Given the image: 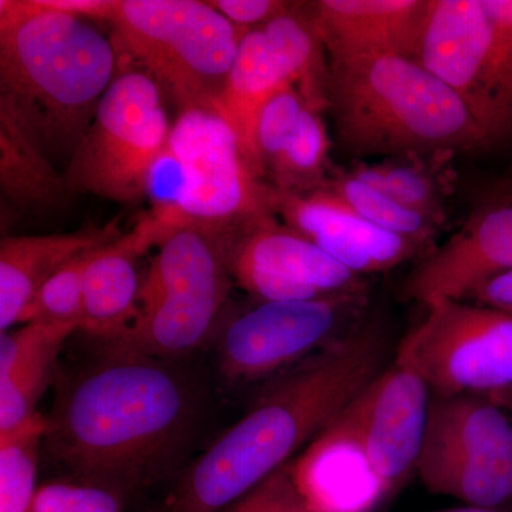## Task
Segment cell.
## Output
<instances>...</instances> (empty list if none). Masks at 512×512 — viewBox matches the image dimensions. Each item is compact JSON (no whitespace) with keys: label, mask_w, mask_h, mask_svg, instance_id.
Instances as JSON below:
<instances>
[{"label":"cell","mask_w":512,"mask_h":512,"mask_svg":"<svg viewBox=\"0 0 512 512\" xmlns=\"http://www.w3.org/2000/svg\"><path fill=\"white\" fill-rule=\"evenodd\" d=\"M107 346L62 384L43 440L79 481L121 493L177 457L197 423L200 392L173 359Z\"/></svg>","instance_id":"1"},{"label":"cell","mask_w":512,"mask_h":512,"mask_svg":"<svg viewBox=\"0 0 512 512\" xmlns=\"http://www.w3.org/2000/svg\"><path fill=\"white\" fill-rule=\"evenodd\" d=\"M390 340L365 320L276 377L241 420L195 460L161 512H222L295 460L386 367Z\"/></svg>","instance_id":"2"},{"label":"cell","mask_w":512,"mask_h":512,"mask_svg":"<svg viewBox=\"0 0 512 512\" xmlns=\"http://www.w3.org/2000/svg\"><path fill=\"white\" fill-rule=\"evenodd\" d=\"M234 234V228L202 224L168 232L143 278L138 318L124 333L128 349L175 360L215 336L235 285Z\"/></svg>","instance_id":"7"},{"label":"cell","mask_w":512,"mask_h":512,"mask_svg":"<svg viewBox=\"0 0 512 512\" xmlns=\"http://www.w3.org/2000/svg\"><path fill=\"white\" fill-rule=\"evenodd\" d=\"M123 495L92 483H50L37 490L33 512H123Z\"/></svg>","instance_id":"32"},{"label":"cell","mask_w":512,"mask_h":512,"mask_svg":"<svg viewBox=\"0 0 512 512\" xmlns=\"http://www.w3.org/2000/svg\"><path fill=\"white\" fill-rule=\"evenodd\" d=\"M276 217L359 276L421 261L434 249L375 227L325 188L276 190Z\"/></svg>","instance_id":"15"},{"label":"cell","mask_w":512,"mask_h":512,"mask_svg":"<svg viewBox=\"0 0 512 512\" xmlns=\"http://www.w3.org/2000/svg\"><path fill=\"white\" fill-rule=\"evenodd\" d=\"M288 86H293L292 80L264 30H248L242 36L227 82L212 109L227 120L256 173L264 180L256 157V124L268 101Z\"/></svg>","instance_id":"22"},{"label":"cell","mask_w":512,"mask_h":512,"mask_svg":"<svg viewBox=\"0 0 512 512\" xmlns=\"http://www.w3.org/2000/svg\"><path fill=\"white\" fill-rule=\"evenodd\" d=\"M110 37L39 0L0 2V104L45 150L76 147L116 79Z\"/></svg>","instance_id":"3"},{"label":"cell","mask_w":512,"mask_h":512,"mask_svg":"<svg viewBox=\"0 0 512 512\" xmlns=\"http://www.w3.org/2000/svg\"><path fill=\"white\" fill-rule=\"evenodd\" d=\"M436 512H503V511L495 510V508L470 507V505H466V507L453 508V510H444V511H436Z\"/></svg>","instance_id":"38"},{"label":"cell","mask_w":512,"mask_h":512,"mask_svg":"<svg viewBox=\"0 0 512 512\" xmlns=\"http://www.w3.org/2000/svg\"><path fill=\"white\" fill-rule=\"evenodd\" d=\"M306 107L308 104L301 92L295 86H288L275 94L261 111L256 124L255 150L264 177L269 165L281 153L295 130Z\"/></svg>","instance_id":"31"},{"label":"cell","mask_w":512,"mask_h":512,"mask_svg":"<svg viewBox=\"0 0 512 512\" xmlns=\"http://www.w3.org/2000/svg\"><path fill=\"white\" fill-rule=\"evenodd\" d=\"M40 5L82 19L103 20L107 23L114 0H39Z\"/></svg>","instance_id":"36"},{"label":"cell","mask_w":512,"mask_h":512,"mask_svg":"<svg viewBox=\"0 0 512 512\" xmlns=\"http://www.w3.org/2000/svg\"><path fill=\"white\" fill-rule=\"evenodd\" d=\"M0 187L3 200L18 211H42L62 200L67 190L29 128L0 104Z\"/></svg>","instance_id":"23"},{"label":"cell","mask_w":512,"mask_h":512,"mask_svg":"<svg viewBox=\"0 0 512 512\" xmlns=\"http://www.w3.org/2000/svg\"><path fill=\"white\" fill-rule=\"evenodd\" d=\"M426 308L394 359L416 370L431 394L488 396L512 386V313L456 299Z\"/></svg>","instance_id":"11"},{"label":"cell","mask_w":512,"mask_h":512,"mask_svg":"<svg viewBox=\"0 0 512 512\" xmlns=\"http://www.w3.org/2000/svg\"><path fill=\"white\" fill-rule=\"evenodd\" d=\"M490 43L491 19L484 0H429L413 57L464 101L487 140Z\"/></svg>","instance_id":"16"},{"label":"cell","mask_w":512,"mask_h":512,"mask_svg":"<svg viewBox=\"0 0 512 512\" xmlns=\"http://www.w3.org/2000/svg\"><path fill=\"white\" fill-rule=\"evenodd\" d=\"M289 466L315 512H373L389 498L370 466L349 404Z\"/></svg>","instance_id":"17"},{"label":"cell","mask_w":512,"mask_h":512,"mask_svg":"<svg viewBox=\"0 0 512 512\" xmlns=\"http://www.w3.org/2000/svg\"><path fill=\"white\" fill-rule=\"evenodd\" d=\"M150 214L170 228H241L276 215V190L259 177L237 134L212 107L180 111L151 174Z\"/></svg>","instance_id":"5"},{"label":"cell","mask_w":512,"mask_h":512,"mask_svg":"<svg viewBox=\"0 0 512 512\" xmlns=\"http://www.w3.org/2000/svg\"><path fill=\"white\" fill-rule=\"evenodd\" d=\"M123 235L117 220L70 234L6 237L0 241V330L9 332L43 285L74 258Z\"/></svg>","instance_id":"20"},{"label":"cell","mask_w":512,"mask_h":512,"mask_svg":"<svg viewBox=\"0 0 512 512\" xmlns=\"http://www.w3.org/2000/svg\"><path fill=\"white\" fill-rule=\"evenodd\" d=\"M208 3L232 25L244 30L262 28L291 6V2L281 0H212Z\"/></svg>","instance_id":"34"},{"label":"cell","mask_w":512,"mask_h":512,"mask_svg":"<svg viewBox=\"0 0 512 512\" xmlns=\"http://www.w3.org/2000/svg\"><path fill=\"white\" fill-rule=\"evenodd\" d=\"M485 397H488L491 402L497 404V406L501 407L505 412L512 413V386L500 390V392L488 394V396Z\"/></svg>","instance_id":"37"},{"label":"cell","mask_w":512,"mask_h":512,"mask_svg":"<svg viewBox=\"0 0 512 512\" xmlns=\"http://www.w3.org/2000/svg\"><path fill=\"white\" fill-rule=\"evenodd\" d=\"M231 274L235 284L259 302L367 293L363 276L353 274L308 238L279 224L276 215L235 231Z\"/></svg>","instance_id":"12"},{"label":"cell","mask_w":512,"mask_h":512,"mask_svg":"<svg viewBox=\"0 0 512 512\" xmlns=\"http://www.w3.org/2000/svg\"><path fill=\"white\" fill-rule=\"evenodd\" d=\"M329 109L356 158H437L490 147L464 101L406 56L329 62Z\"/></svg>","instance_id":"4"},{"label":"cell","mask_w":512,"mask_h":512,"mask_svg":"<svg viewBox=\"0 0 512 512\" xmlns=\"http://www.w3.org/2000/svg\"><path fill=\"white\" fill-rule=\"evenodd\" d=\"M261 29L306 104L319 111L329 109V60L311 8L306 3H291Z\"/></svg>","instance_id":"24"},{"label":"cell","mask_w":512,"mask_h":512,"mask_svg":"<svg viewBox=\"0 0 512 512\" xmlns=\"http://www.w3.org/2000/svg\"><path fill=\"white\" fill-rule=\"evenodd\" d=\"M416 474L433 494L500 510L512 500V424L488 397L431 394Z\"/></svg>","instance_id":"9"},{"label":"cell","mask_w":512,"mask_h":512,"mask_svg":"<svg viewBox=\"0 0 512 512\" xmlns=\"http://www.w3.org/2000/svg\"><path fill=\"white\" fill-rule=\"evenodd\" d=\"M484 3L491 19L487 136L494 146L512 136V0H484Z\"/></svg>","instance_id":"28"},{"label":"cell","mask_w":512,"mask_h":512,"mask_svg":"<svg viewBox=\"0 0 512 512\" xmlns=\"http://www.w3.org/2000/svg\"><path fill=\"white\" fill-rule=\"evenodd\" d=\"M79 330L62 323H25L0 338V437L37 416L64 340Z\"/></svg>","instance_id":"21"},{"label":"cell","mask_w":512,"mask_h":512,"mask_svg":"<svg viewBox=\"0 0 512 512\" xmlns=\"http://www.w3.org/2000/svg\"><path fill=\"white\" fill-rule=\"evenodd\" d=\"M511 178H512V171H511Z\"/></svg>","instance_id":"39"},{"label":"cell","mask_w":512,"mask_h":512,"mask_svg":"<svg viewBox=\"0 0 512 512\" xmlns=\"http://www.w3.org/2000/svg\"><path fill=\"white\" fill-rule=\"evenodd\" d=\"M424 160L426 158H389L382 163H359L350 171L443 227L447 221L443 185Z\"/></svg>","instance_id":"27"},{"label":"cell","mask_w":512,"mask_h":512,"mask_svg":"<svg viewBox=\"0 0 512 512\" xmlns=\"http://www.w3.org/2000/svg\"><path fill=\"white\" fill-rule=\"evenodd\" d=\"M107 25L119 72L153 80L178 113L214 107L248 32L197 0H114Z\"/></svg>","instance_id":"6"},{"label":"cell","mask_w":512,"mask_h":512,"mask_svg":"<svg viewBox=\"0 0 512 512\" xmlns=\"http://www.w3.org/2000/svg\"><path fill=\"white\" fill-rule=\"evenodd\" d=\"M330 137L322 111L306 107L265 178L279 191L318 190L328 180Z\"/></svg>","instance_id":"25"},{"label":"cell","mask_w":512,"mask_h":512,"mask_svg":"<svg viewBox=\"0 0 512 512\" xmlns=\"http://www.w3.org/2000/svg\"><path fill=\"white\" fill-rule=\"evenodd\" d=\"M430 402L419 373L394 359L349 403L370 466L389 497L416 473Z\"/></svg>","instance_id":"13"},{"label":"cell","mask_w":512,"mask_h":512,"mask_svg":"<svg viewBox=\"0 0 512 512\" xmlns=\"http://www.w3.org/2000/svg\"><path fill=\"white\" fill-rule=\"evenodd\" d=\"M320 188L332 192L375 227L436 248L434 239L443 228L440 224L400 204L352 171L330 170L328 180Z\"/></svg>","instance_id":"26"},{"label":"cell","mask_w":512,"mask_h":512,"mask_svg":"<svg viewBox=\"0 0 512 512\" xmlns=\"http://www.w3.org/2000/svg\"><path fill=\"white\" fill-rule=\"evenodd\" d=\"M46 417L0 437V512H33L37 494V460L45 439Z\"/></svg>","instance_id":"29"},{"label":"cell","mask_w":512,"mask_h":512,"mask_svg":"<svg viewBox=\"0 0 512 512\" xmlns=\"http://www.w3.org/2000/svg\"><path fill=\"white\" fill-rule=\"evenodd\" d=\"M101 248L84 252L52 276L37 292L20 325L29 322L63 323L82 330L84 278Z\"/></svg>","instance_id":"30"},{"label":"cell","mask_w":512,"mask_h":512,"mask_svg":"<svg viewBox=\"0 0 512 512\" xmlns=\"http://www.w3.org/2000/svg\"><path fill=\"white\" fill-rule=\"evenodd\" d=\"M170 231L148 212L128 234L100 249L84 278L82 330L109 343L133 325L143 286L138 258L158 247Z\"/></svg>","instance_id":"19"},{"label":"cell","mask_w":512,"mask_h":512,"mask_svg":"<svg viewBox=\"0 0 512 512\" xmlns=\"http://www.w3.org/2000/svg\"><path fill=\"white\" fill-rule=\"evenodd\" d=\"M329 62L414 57L429 0H319L309 3Z\"/></svg>","instance_id":"18"},{"label":"cell","mask_w":512,"mask_h":512,"mask_svg":"<svg viewBox=\"0 0 512 512\" xmlns=\"http://www.w3.org/2000/svg\"><path fill=\"white\" fill-rule=\"evenodd\" d=\"M512 271V178L477 208L446 244L421 259L403 285L404 298L429 305L466 301L478 286Z\"/></svg>","instance_id":"14"},{"label":"cell","mask_w":512,"mask_h":512,"mask_svg":"<svg viewBox=\"0 0 512 512\" xmlns=\"http://www.w3.org/2000/svg\"><path fill=\"white\" fill-rule=\"evenodd\" d=\"M289 464L222 512H315L299 490Z\"/></svg>","instance_id":"33"},{"label":"cell","mask_w":512,"mask_h":512,"mask_svg":"<svg viewBox=\"0 0 512 512\" xmlns=\"http://www.w3.org/2000/svg\"><path fill=\"white\" fill-rule=\"evenodd\" d=\"M171 127L157 84L144 74L121 70L74 147L63 174L67 190L121 204L147 198Z\"/></svg>","instance_id":"8"},{"label":"cell","mask_w":512,"mask_h":512,"mask_svg":"<svg viewBox=\"0 0 512 512\" xmlns=\"http://www.w3.org/2000/svg\"><path fill=\"white\" fill-rule=\"evenodd\" d=\"M367 293L259 302L215 333L220 375L252 383L284 375L362 325Z\"/></svg>","instance_id":"10"},{"label":"cell","mask_w":512,"mask_h":512,"mask_svg":"<svg viewBox=\"0 0 512 512\" xmlns=\"http://www.w3.org/2000/svg\"><path fill=\"white\" fill-rule=\"evenodd\" d=\"M466 301L512 313V271L478 286Z\"/></svg>","instance_id":"35"}]
</instances>
